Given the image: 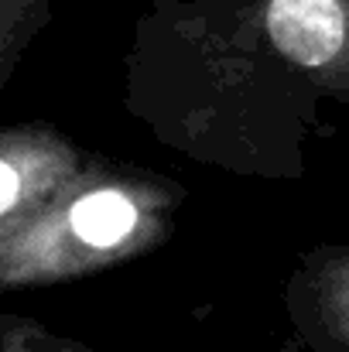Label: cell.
Instances as JSON below:
<instances>
[{
    "instance_id": "cell-4",
    "label": "cell",
    "mask_w": 349,
    "mask_h": 352,
    "mask_svg": "<svg viewBox=\"0 0 349 352\" xmlns=\"http://www.w3.org/2000/svg\"><path fill=\"white\" fill-rule=\"evenodd\" d=\"M17 199H21V175H17V168L10 161H3L0 164V212L10 216Z\"/></svg>"
},
{
    "instance_id": "cell-3",
    "label": "cell",
    "mask_w": 349,
    "mask_h": 352,
    "mask_svg": "<svg viewBox=\"0 0 349 352\" xmlns=\"http://www.w3.org/2000/svg\"><path fill=\"white\" fill-rule=\"evenodd\" d=\"M308 336L322 352H349V294L315 315Z\"/></svg>"
},
{
    "instance_id": "cell-5",
    "label": "cell",
    "mask_w": 349,
    "mask_h": 352,
    "mask_svg": "<svg viewBox=\"0 0 349 352\" xmlns=\"http://www.w3.org/2000/svg\"><path fill=\"white\" fill-rule=\"evenodd\" d=\"M7 352H59V349H28V339H10Z\"/></svg>"
},
{
    "instance_id": "cell-1",
    "label": "cell",
    "mask_w": 349,
    "mask_h": 352,
    "mask_svg": "<svg viewBox=\"0 0 349 352\" xmlns=\"http://www.w3.org/2000/svg\"><path fill=\"white\" fill-rule=\"evenodd\" d=\"M267 31L281 55L298 65H329L346 41L339 0H271Z\"/></svg>"
},
{
    "instance_id": "cell-2",
    "label": "cell",
    "mask_w": 349,
    "mask_h": 352,
    "mask_svg": "<svg viewBox=\"0 0 349 352\" xmlns=\"http://www.w3.org/2000/svg\"><path fill=\"white\" fill-rule=\"evenodd\" d=\"M69 219H72V233L79 236L83 243H89V246H116L120 239H127L134 233L137 209H134V202L123 192L100 188V192L83 195L72 206Z\"/></svg>"
}]
</instances>
